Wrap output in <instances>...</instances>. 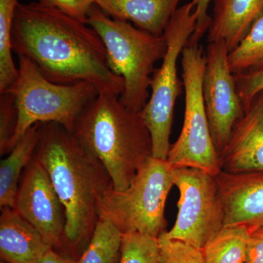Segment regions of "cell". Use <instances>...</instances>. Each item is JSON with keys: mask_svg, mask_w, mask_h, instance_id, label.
<instances>
[{"mask_svg": "<svg viewBox=\"0 0 263 263\" xmlns=\"http://www.w3.org/2000/svg\"><path fill=\"white\" fill-rule=\"evenodd\" d=\"M12 47L55 84L88 82L99 92L120 97L124 81L110 68L105 45L88 24L38 3H18Z\"/></svg>", "mask_w": 263, "mask_h": 263, "instance_id": "6da1fadb", "label": "cell"}, {"mask_svg": "<svg viewBox=\"0 0 263 263\" xmlns=\"http://www.w3.org/2000/svg\"><path fill=\"white\" fill-rule=\"evenodd\" d=\"M34 157L47 171L65 208V233L58 253L79 260L98 221V199L113 186L110 176L73 133L58 123H40Z\"/></svg>", "mask_w": 263, "mask_h": 263, "instance_id": "7a4b0ae2", "label": "cell"}, {"mask_svg": "<svg viewBox=\"0 0 263 263\" xmlns=\"http://www.w3.org/2000/svg\"><path fill=\"white\" fill-rule=\"evenodd\" d=\"M72 133L102 162L118 191L129 187L152 156V136L141 114L112 93L99 92L83 109Z\"/></svg>", "mask_w": 263, "mask_h": 263, "instance_id": "3957f363", "label": "cell"}, {"mask_svg": "<svg viewBox=\"0 0 263 263\" xmlns=\"http://www.w3.org/2000/svg\"><path fill=\"white\" fill-rule=\"evenodd\" d=\"M86 24L101 37L110 68L124 79L121 103L133 111L141 112L149 99L148 89L155 64L167 51L164 34L155 35L129 22L110 18L96 5Z\"/></svg>", "mask_w": 263, "mask_h": 263, "instance_id": "277c9868", "label": "cell"}, {"mask_svg": "<svg viewBox=\"0 0 263 263\" xmlns=\"http://www.w3.org/2000/svg\"><path fill=\"white\" fill-rule=\"evenodd\" d=\"M174 186V168L167 160L150 157L129 187L109 188L98 199V219L108 221L123 234L138 233L159 238L167 231L164 208Z\"/></svg>", "mask_w": 263, "mask_h": 263, "instance_id": "5b68a950", "label": "cell"}, {"mask_svg": "<svg viewBox=\"0 0 263 263\" xmlns=\"http://www.w3.org/2000/svg\"><path fill=\"white\" fill-rule=\"evenodd\" d=\"M18 71L14 82L5 90L13 95L18 112L9 153L26 132L38 123H58L72 132L83 109L99 93L94 85L88 82L72 85L51 82L26 57H18Z\"/></svg>", "mask_w": 263, "mask_h": 263, "instance_id": "8992f818", "label": "cell"}, {"mask_svg": "<svg viewBox=\"0 0 263 263\" xmlns=\"http://www.w3.org/2000/svg\"><path fill=\"white\" fill-rule=\"evenodd\" d=\"M196 24L195 3L192 0L178 8L164 30L167 51L162 65L152 74L149 99L140 112L150 132L152 157L155 158L166 160L168 155L175 105L182 88L178 76V61Z\"/></svg>", "mask_w": 263, "mask_h": 263, "instance_id": "52a82bcc", "label": "cell"}, {"mask_svg": "<svg viewBox=\"0 0 263 263\" xmlns=\"http://www.w3.org/2000/svg\"><path fill=\"white\" fill-rule=\"evenodd\" d=\"M206 57L200 44H188L181 53L185 89L184 119L181 134L170 148L167 160L173 168L195 167L217 176L219 156L213 142L204 101Z\"/></svg>", "mask_w": 263, "mask_h": 263, "instance_id": "ba28073f", "label": "cell"}, {"mask_svg": "<svg viewBox=\"0 0 263 263\" xmlns=\"http://www.w3.org/2000/svg\"><path fill=\"white\" fill-rule=\"evenodd\" d=\"M174 181L180 193L177 217L174 226L160 236L202 249L224 226L216 176L195 167H178L174 168Z\"/></svg>", "mask_w": 263, "mask_h": 263, "instance_id": "9c48e42d", "label": "cell"}, {"mask_svg": "<svg viewBox=\"0 0 263 263\" xmlns=\"http://www.w3.org/2000/svg\"><path fill=\"white\" fill-rule=\"evenodd\" d=\"M229 53L226 42L219 41L209 43L205 53L204 101L211 135L219 154L229 141L235 123L245 114L230 69Z\"/></svg>", "mask_w": 263, "mask_h": 263, "instance_id": "30bf717a", "label": "cell"}, {"mask_svg": "<svg viewBox=\"0 0 263 263\" xmlns=\"http://www.w3.org/2000/svg\"><path fill=\"white\" fill-rule=\"evenodd\" d=\"M13 209L48 246L57 252L60 250L66 224L65 208L47 171L34 155L22 174Z\"/></svg>", "mask_w": 263, "mask_h": 263, "instance_id": "8fae6325", "label": "cell"}, {"mask_svg": "<svg viewBox=\"0 0 263 263\" xmlns=\"http://www.w3.org/2000/svg\"><path fill=\"white\" fill-rule=\"evenodd\" d=\"M219 156L224 172L263 173V91L235 123Z\"/></svg>", "mask_w": 263, "mask_h": 263, "instance_id": "7c38bea8", "label": "cell"}, {"mask_svg": "<svg viewBox=\"0 0 263 263\" xmlns=\"http://www.w3.org/2000/svg\"><path fill=\"white\" fill-rule=\"evenodd\" d=\"M224 210V226H243L253 230L263 227V173L216 176Z\"/></svg>", "mask_w": 263, "mask_h": 263, "instance_id": "4fadbf2b", "label": "cell"}, {"mask_svg": "<svg viewBox=\"0 0 263 263\" xmlns=\"http://www.w3.org/2000/svg\"><path fill=\"white\" fill-rule=\"evenodd\" d=\"M51 247L13 208L1 209L0 257L6 263H40Z\"/></svg>", "mask_w": 263, "mask_h": 263, "instance_id": "5bb4252c", "label": "cell"}, {"mask_svg": "<svg viewBox=\"0 0 263 263\" xmlns=\"http://www.w3.org/2000/svg\"><path fill=\"white\" fill-rule=\"evenodd\" d=\"M262 13L263 0H214L208 41H224L233 51Z\"/></svg>", "mask_w": 263, "mask_h": 263, "instance_id": "9a60e30c", "label": "cell"}, {"mask_svg": "<svg viewBox=\"0 0 263 263\" xmlns=\"http://www.w3.org/2000/svg\"><path fill=\"white\" fill-rule=\"evenodd\" d=\"M181 0H95L105 14L132 22L138 28L157 36L164 30Z\"/></svg>", "mask_w": 263, "mask_h": 263, "instance_id": "2e32d148", "label": "cell"}, {"mask_svg": "<svg viewBox=\"0 0 263 263\" xmlns=\"http://www.w3.org/2000/svg\"><path fill=\"white\" fill-rule=\"evenodd\" d=\"M40 138V123L26 132L9 155L0 162V209L14 207L24 169L32 160Z\"/></svg>", "mask_w": 263, "mask_h": 263, "instance_id": "e0dca14e", "label": "cell"}, {"mask_svg": "<svg viewBox=\"0 0 263 263\" xmlns=\"http://www.w3.org/2000/svg\"><path fill=\"white\" fill-rule=\"evenodd\" d=\"M249 234L246 226H224L201 249L205 263H246Z\"/></svg>", "mask_w": 263, "mask_h": 263, "instance_id": "ac0fdd59", "label": "cell"}, {"mask_svg": "<svg viewBox=\"0 0 263 263\" xmlns=\"http://www.w3.org/2000/svg\"><path fill=\"white\" fill-rule=\"evenodd\" d=\"M123 233L108 221L98 219L91 241L79 263H119Z\"/></svg>", "mask_w": 263, "mask_h": 263, "instance_id": "d6986e66", "label": "cell"}, {"mask_svg": "<svg viewBox=\"0 0 263 263\" xmlns=\"http://www.w3.org/2000/svg\"><path fill=\"white\" fill-rule=\"evenodd\" d=\"M228 61L233 74L245 73L263 68V13L241 42L230 52Z\"/></svg>", "mask_w": 263, "mask_h": 263, "instance_id": "ffe728a7", "label": "cell"}, {"mask_svg": "<svg viewBox=\"0 0 263 263\" xmlns=\"http://www.w3.org/2000/svg\"><path fill=\"white\" fill-rule=\"evenodd\" d=\"M17 4V0H0V93L18 76V67L12 55V30Z\"/></svg>", "mask_w": 263, "mask_h": 263, "instance_id": "44dd1931", "label": "cell"}, {"mask_svg": "<svg viewBox=\"0 0 263 263\" xmlns=\"http://www.w3.org/2000/svg\"><path fill=\"white\" fill-rule=\"evenodd\" d=\"M160 256L158 238L138 233L123 234L119 263H158Z\"/></svg>", "mask_w": 263, "mask_h": 263, "instance_id": "7402d4cb", "label": "cell"}, {"mask_svg": "<svg viewBox=\"0 0 263 263\" xmlns=\"http://www.w3.org/2000/svg\"><path fill=\"white\" fill-rule=\"evenodd\" d=\"M18 112L13 95L5 91L0 93V155L9 153L10 141L18 124Z\"/></svg>", "mask_w": 263, "mask_h": 263, "instance_id": "603a6c76", "label": "cell"}, {"mask_svg": "<svg viewBox=\"0 0 263 263\" xmlns=\"http://www.w3.org/2000/svg\"><path fill=\"white\" fill-rule=\"evenodd\" d=\"M160 256L158 263H205L201 249L178 240L159 237Z\"/></svg>", "mask_w": 263, "mask_h": 263, "instance_id": "cb8c5ba5", "label": "cell"}, {"mask_svg": "<svg viewBox=\"0 0 263 263\" xmlns=\"http://www.w3.org/2000/svg\"><path fill=\"white\" fill-rule=\"evenodd\" d=\"M233 75L237 93L243 112H246L250 108L256 97L263 91V68Z\"/></svg>", "mask_w": 263, "mask_h": 263, "instance_id": "d4e9b609", "label": "cell"}, {"mask_svg": "<svg viewBox=\"0 0 263 263\" xmlns=\"http://www.w3.org/2000/svg\"><path fill=\"white\" fill-rule=\"evenodd\" d=\"M41 4L60 10L62 13L86 24L95 5V0H39Z\"/></svg>", "mask_w": 263, "mask_h": 263, "instance_id": "484cf974", "label": "cell"}, {"mask_svg": "<svg viewBox=\"0 0 263 263\" xmlns=\"http://www.w3.org/2000/svg\"><path fill=\"white\" fill-rule=\"evenodd\" d=\"M197 15L196 28L189 41V44H199L200 39L210 27L212 17L208 14L211 0H193Z\"/></svg>", "mask_w": 263, "mask_h": 263, "instance_id": "4316f807", "label": "cell"}, {"mask_svg": "<svg viewBox=\"0 0 263 263\" xmlns=\"http://www.w3.org/2000/svg\"><path fill=\"white\" fill-rule=\"evenodd\" d=\"M246 263H263V227L250 231Z\"/></svg>", "mask_w": 263, "mask_h": 263, "instance_id": "83f0119b", "label": "cell"}, {"mask_svg": "<svg viewBox=\"0 0 263 263\" xmlns=\"http://www.w3.org/2000/svg\"><path fill=\"white\" fill-rule=\"evenodd\" d=\"M40 263H79V260L64 257L51 248L45 254Z\"/></svg>", "mask_w": 263, "mask_h": 263, "instance_id": "f1b7e54d", "label": "cell"}, {"mask_svg": "<svg viewBox=\"0 0 263 263\" xmlns=\"http://www.w3.org/2000/svg\"><path fill=\"white\" fill-rule=\"evenodd\" d=\"M0 263H6V262H3V261H1V262H0Z\"/></svg>", "mask_w": 263, "mask_h": 263, "instance_id": "f546056e", "label": "cell"}]
</instances>
